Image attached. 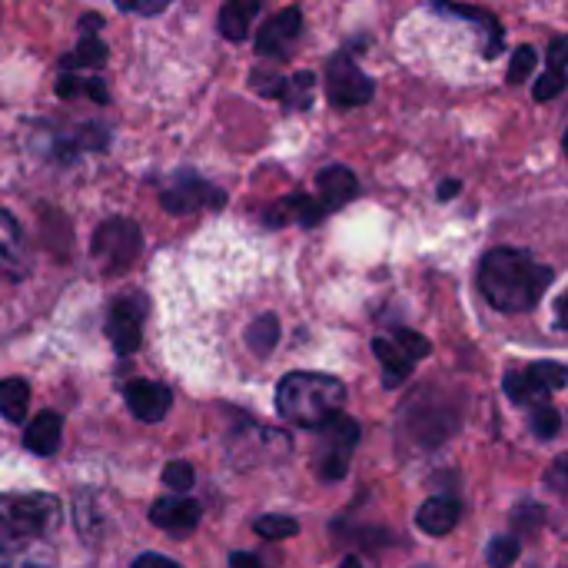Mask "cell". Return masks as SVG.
Instances as JSON below:
<instances>
[{
	"label": "cell",
	"instance_id": "obj_1",
	"mask_svg": "<svg viewBox=\"0 0 568 568\" xmlns=\"http://www.w3.org/2000/svg\"><path fill=\"white\" fill-rule=\"evenodd\" d=\"M63 509L47 493L0 496V568H50Z\"/></svg>",
	"mask_w": 568,
	"mask_h": 568
},
{
	"label": "cell",
	"instance_id": "obj_2",
	"mask_svg": "<svg viewBox=\"0 0 568 568\" xmlns=\"http://www.w3.org/2000/svg\"><path fill=\"white\" fill-rule=\"evenodd\" d=\"M549 283V266H539L529 253L509 246L489 250L479 266V293L499 313H529Z\"/></svg>",
	"mask_w": 568,
	"mask_h": 568
},
{
	"label": "cell",
	"instance_id": "obj_3",
	"mask_svg": "<svg viewBox=\"0 0 568 568\" xmlns=\"http://www.w3.org/2000/svg\"><path fill=\"white\" fill-rule=\"evenodd\" d=\"M346 386L326 373H290L276 386V409L286 423L303 429H323L343 413Z\"/></svg>",
	"mask_w": 568,
	"mask_h": 568
},
{
	"label": "cell",
	"instance_id": "obj_4",
	"mask_svg": "<svg viewBox=\"0 0 568 568\" xmlns=\"http://www.w3.org/2000/svg\"><path fill=\"white\" fill-rule=\"evenodd\" d=\"M140 250H143V233L126 216L103 220L93 233V243H90L93 260L103 263V273H110V276L126 273L133 266V260L140 256Z\"/></svg>",
	"mask_w": 568,
	"mask_h": 568
},
{
	"label": "cell",
	"instance_id": "obj_5",
	"mask_svg": "<svg viewBox=\"0 0 568 568\" xmlns=\"http://www.w3.org/2000/svg\"><path fill=\"white\" fill-rule=\"evenodd\" d=\"M320 433H323V443H320V456H316V473L323 483H339L349 473V453L359 443V426H356V419L339 413Z\"/></svg>",
	"mask_w": 568,
	"mask_h": 568
},
{
	"label": "cell",
	"instance_id": "obj_6",
	"mask_svg": "<svg viewBox=\"0 0 568 568\" xmlns=\"http://www.w3.org/2000/svg\"><path fill=\"white\" fill-rule=\"evenodd\" d=\"M373 80L349 60V57H333L326 63V93H329V103L339 106V110H349V106H359L366 100H373Z\"/></svg>",
	"mask_w": 568,
	"mask_h": 568
},
{
	"label": "cell",
	"instance_id": "obj_7",
	"mask_svg": "<svg viewBox=\"0 0 568 568\" xmlns=\"http://www.w3.org/2000/svg\"><path fill=\"white\" fill-rule=\"evenodd\" d=\"M160 200H163V206H166L170 213L183 216V213H193V210H200V206H223V203H226V193L216 190V186H210L206 180H200V176H193V173H183V176H176L173 186L163 190Z\"/></svg>",
	"mask_w": 568,
	"mask_h": 568
},
{
	"label": "cell",
	"instance_id": "obj_8",
	"mask_svg": "<svg viewBox=\"0 0 568 568\" xmlns=\"http://www.w3.org/2000/svg\"><path fill=\"white\" fill-rule=\"evenodd\" d=\"M106 339L113 343L116 356L136 353V346L143 339V300L140 296L113 303L110 320H106Z\"/></svg>",
	"mask_w": 568,
	"mask_h": 568
},
{
	"label": "cell",
	"instance_id": "obj_9",
	"mask_svg": "<svg viewBox=\"0 0 568 568\" xmlns=\"http://www.w3.org/2000/svg\"><path fill=\"white\" fill-rule=\"evenodd\" d=\"M300 30H303V13L296 7L280 10L276 17H270L260 27V33H256V53H263V57H283L286 47L300 37Z\"/></svg>",
	"mask_w": 568,
	"mask_h": 568
},
{
	"label": "cell",
	"instance_id": "obj_10",
	"mask_svg": "<svg viewBox=\"0 0 568 568\" xmlns=\"http://www.w3.org/2000/svg\"><path fill=\"white\" fill-rule=\"evenodd\" d=\"M126 406L130 413L140 419V423H160L170 406H173V396L163 383H150V379H133L126 386Z\"/></svg>",
	"mask_w": 568,
	"mask_h": 568
},
{
	"label": "cell",
	"instance_id": "obj_11",
	"mask_svg": "<svg viewBox=\"0 0 568 568\" xmlns=\"http://www.w3.org/2000/svg\"><path fill=\"white\" fill-rule=\"evenodd\" d=\"M203 519V509L196 499H156L153 509H150V523L173 532V536H186L200 526Z\"/></svg>",
	"mask_w": 568,
	"mask_h": 568
},
{
	"label": "cell",
	"instance_id": "obj_12",
	"mask_svg": "<svg viewBox=\"0 0 568 568\" xmlns=\"http://www.w3.org/2000/svg\"><path fill=\"white\" fill-rule=\"evenodd\" d=\"M316 186H320V203L326 210H339V206H346L359 193V180H356V173L349 166H326V170H320Z\"/></svg>",
	"mask_w": 568,
	"mask_h": 568
},
{
	"label": "cell",
	"instance_id": "obj_13",
	"mask_svg": "<svg viewBox=\"0 0 568 568\" xmlns=\"http://www.w3.org/2000/svg\"><path fill=\"white\" fill-rule=\"evenodd\" d=\"M463 516V506L456 499H446V496H436V499H426L416 513V526L426 532V536H449L456 529Z\"/></svg>",
	"mask_w": 568,
	"mask_h": 568
},
{
	"label": "cell",
	"instance_id": "obj_14",
	"mask_svg": "<svg viewBox=\"0 0 568 568\" xmlns=\"http://www.w3.org/2000/svg\"><path fill=\"white\" fill-rule=\"evenodd\" d=\"M63 439V419L57 413H40L27 429H23V446L33 456H53Z\"/></svg>",
	"mask_w": 568,
	"mask_h": 568
},
{
	"label": "cell",
	"instance_id": "obj_15",
	"mask_svg": "<svg viewBox=\"0 0 568 568\" xmlns=\"http://www.w3.org/2000/svg\"><path fill=\"white\" fill-rule=\"evenodd\" d=\"M27 263V250H23V233L17 226V220L10 213L0 210V270L20 276Z\"/></svg>",
	"mask_w": 568,
	"mask_h": 568
},
{
	"label": "cell",
	"instance_id": "obj_16",
	"mask_svg": "<svg viewBox=\"0 0 568 568\" xmlns=\"http://www.w3.org/2000/svg\"><path fill=\"white\" fill-rule=\"evenodd\" d=\"M373 353L379 356V363H383V369H386V376H383V383L389 386V389H396V386H403L406 379H409V373H413V359H406L403 356V349L396 346V343H389V339H373Z\"/></svg>",
	"mask_w": 568,
	"mask_h": 568
},
{
	"label": "cell",
	"instance_id": "obj_17",
	"mask_svg": "<svg viewBox=\"0 0 568 568\" xmlns=\"http://www.w3.org/2000/svg\"><path fill=\"white\" fill-rule=\"evenodd\" d=\"M260 13L256 0H233L220 10V33L226 40H243L250 33V20Z\"/></svg>",
	"mask_w": 568,
	"mask_h": 568
},
{
	"label": "cell",
	"instance_id": "obj_18",
	"mask_svg": "<svg viewBox=\"0 0 568 568\" xmlns=\"http://www.w3.org/2000/svg\"><path fill=\"white\" fill-rule=\"evenodd\" d=\"M30 403V386L23 379H0V416L7 423H23Z\"/></svg>",
	"mask_w": 568,
	"mask_h": 568
},
{
	"label": "cell",
	"instance_id": "obj_19",
	"mask_svg": "<svg viewBox=\"0 0 568 568\" xmlns=\"http://www.w3.org/2000/svg\"><path fill=\"white\" fill-rule=\"evenodd\" d=\"M246 343H250V349H253L256 356H270L273 346L280 343V320H276L273 313L253 320L250 329H246Z\"/></svg>",
	"mask_w": 568,
	"mask_h": 568
},
{
	"label": "cell",
	"instance_id": "obj_20",
	"mask_svg": "<svg viewBox=\"0 0 568 568\" xmlns=\"http://www.w3.org/2000/svg\"><path fill=\"white\" fill-rule=\"evenodd\" d=\"M503 386H506V396L516 403V406H546L542 399H546V393L529 379V373H506V379H503Z\"/></svg>",
	"mask_w": 568,
	"mask_h": 568
},
{
	"label": "cell",
	"instance_id": "obj_21",
	"mask_svg": "<svg viewBox=\"0 0 568 568\" xmlns=\"http://www.w3.org/2000/svg\"><path fill=\"white\" fill-rule=\"evenodd\" d=\"M106 60V43L97 33H83V40L77 43V50L70 57H63V70L73 67H100Z\"/></svg>",
	"mask_w": 568,
	"mask_h": 568
},
{
	"label": "cell",
	"instance_id": "obj_22",
	"mask_svg": "<svg viewBox=\"0 0 568 568\" xmlns=\"http://www.w3.org/2000/svg\"><path fill=\"white\" fill-rule=\"evenodd\" d=\"M526 373H529V379H532L546 396L556 393V389H562L568 383V369L566 366H559V363H536V366H529Z\"/></svg>",
	"mask_w": 568,
	"mask_h": 568
},
{
	"label": "cell",
	"instance_id": "obj_23",
	"mask_svg": "<svg viewBox=\"0 0 568 568\" xmlns=\"http://www.w3.org/2000/svg\"><path fill=\"white\" fill-rule=\"evenodd\" d=\"M536 63H539V53H536V47H529V43L516 47V53H513V60H509V73H506V80H509L513 87L526 83V80L532 77Z\"/></svg>",
	"mask_w": 568,
	"mask_h": 568
},
{
	"label": "cell",
	"instance_id": "obj_24",
	"mask_svg": "<svg viewBox=\"0 0 568 568\" xmlns=\"http://www.w3.org/2000/svg\"><path fill=\"white\" fill-rule=\"evenodd\" d=\"M313 83H316V77H313L310 70H300V73L290 80L283 103H286L290 110H306V106L313 103Z\"/></svg>",
	"mask_w": 568,
	"mask_h": 568
},
{
	"label": "cell",
	"instance_id": "obj_25",
	"mask_svg": "<svg viewBox=\"0 0 568 568\" xmlns=\"http://www.w3.org/2000/svg\"><path fill=\"white\" fill-rule=\"evenodd\" d=\"M263 539H293L300 532V523L290 516H260L253 526Z\"/></svg>",
	"mask_w": 568,
	"mask_h": 568
},
{
	"label": "cell",
	"instance_id": "obj_26",
	"mask_svg": "<svg viewBox=\"0 0 568 568\" xmlns=\"http://www.w3.org/2000/svg\"><path fill=\"white\" fill-rule=\"evenodd\" d=\"M519 552H523V546H519L516 536H499V539L489 542V566L509 568L519 559Z\"/></svg>",
	"mask_w": 568,
	"mask_h": 568
},
{
	"label": "cell",
	"instance_id": "obj_27",
	"mask_svg": "<svg viewBox=\"0 0 568 568\" xmlns=\"http://www.w3.org/2000/svg\"><path fill=\"white\" fill-rule=\"evenodd\" d=\"M250 80H253V90L260 97H273V100H283L286 97V87H290V80L280 77L276 70H256Z\"/></svg>",
	"mask_w": 568,
	"mask_h": 568
},
{
	"label": "cell",
	"instance_id": "obj_28",
	"mask_svg": "<svg viewBox=\"0 0 568 568\" xmlns=\"http://www.w3.org/2000/svg\"><path fill=\"white\" fill-rule=\"evenodd\" d=\"M396 346L403 349V356L406 359H426L429 356V339L426 336H419V333H413V329H396Z\"/></svg>",
	"mask_w": 568,
	"mask_h": 568
},
{
	"label": "cell",
	"instance_id": "obj_29",
	"mask_svg": "<svg viewBox=\"0 0 568 568\" xmlns=\"http://www.w3.org/2000/svg\"><path fill=\"white\" fill-rule=\"evenodd\" d=\"M559 429H562V416H559L552 406H539V409L532 413V433H536L539 439H552Z\"/></svg>",
	"mask_w": 568,
	"mask_h": 568
},
{
	"label": "cell",
	"instance_id": "obj_30",
	"mask_svg": "<svg viewBox=\"0 0 568 568\" xmlns=\"http://www.w3.org/2000/svg\"><path fill=\"white\" fill-rule=\"evenodd\" d=\"M293 216L303 226H316L326 216V206L320 200H313V196H293Z\"/></svg>",
	"mask_w": 568,
	"mask_h": 568
},
{
	"label": "cell",
	"instance_id": "obj_31",
	"mask_svg": "<svg viewBox=\"0 0 568 568\" xmlns=\"http://www.w3.org/2000/svg\"><path fill=\"white\" fill-rule=\"evenodd\" d=\"M566 90V77L559 73V70H546L539 80H536V87H532V97L542 103V100H552V97H559Z\"/></svg>",
	"mask_w": 568,
	"mask_h": 568
},
{
	"label": "cell",
	"instance_id": "obj_32",
	"mask_svg": "<svg viewBox=\"0 0 568 568\" xmlns=\"http://www.w3.org/2000/svg\"><path fill=\"white\" fill-rule=\"evenodd\" d=\"M163 483H166L170 489H176V493H186V489L193 486V466L183 463V459L170 463V466L163 469Z\"/></svg>",
	"mask_w": 568,
	"mask_h": 568
},
{
	"label": "cell",
	"instance_id": "obj_33",
	"mask_svg": "<svg viewBox=\"0 0 568 568\" xmlns=\"http://www.w3.org/2000/svg\"><path fill=\"white\" fill-rule=\"evenodd\" d=\"M73 146H77V150H103V146H106V130L97 126V123H90V126H83V130L77 133Z\"/></svg>",
	"mask_w": 568,
	"mask_h": 568
},
{
	"label": "cell",
	"instance_id": "obj_34",
	"mask_svg": "<svg viewBox=\"0 0 568 568\" xmlns=\"http://www.w3.org/2000/svg\"><path fill=\"white\" fill-rule=\"evenodd\" d=\"M549 70H559L562 73V67H568V37H556L552 43H549Z\"/></svg>",
	"mask_w": 568,
	"mask_h": 568
},
{
	"label": "cell",
	"instance_id": "obj_35",
	"mask_svg": "<svg viewBox=\"0 0 568 568\" xmlns=\"http://www.w3.org/2000/svg\"><path fill=\"white\" fill-rule=\"evenodd\" d=\"M123 13H143V17H153L160 10H166V0H153V3H136V0H123L120 3Z\"/></svg>",
	"mask_w": 568,
	"mask_h": 568
},
{
	"label": "cell",
	"instance_id": "obj_36",
	"mask_svg": "<svg viewBox=\"0 0 568 568\" xmlns=\"http://www.w3.org/2000/svg\"><path fill=\"white\" fill-rule=\"evenodd\" d=\"M549 486H552V489H559V493H568V456H562V459L552 466V473H549Z\"/></svg>",
	"mask_w": 568,
	"mask_h": 568
},
{
	"label": "cell",
	"instance_id": "obj_37",
	"mask_svg": "<svg viewBox=\"0 0 568 568\" xmlns=\"http://www.w3.org/2000/svg\"><path fill=\"white\" fill-rule=\"evenodd\" d=\"M83 83H87V80H80V77H73V73H63V77L57 80V97H63V100H67V97L80 93V90H83Z\"/></svg>",
	"mask_w": 568,
	"mask_h": 568
},
{
	"label": "cell",
	"instance_id": "obj_38",
	"mask_svg": "<svg viewBox=\"0 0 568 568\" xmlns=\"http://www.w3.org/2000/svg\"><path fill=\"white\" fill-rule=\"evenodd\" d=\"M542 516H546V513H542L536 503H526V506L516 513V523H519V526H539V523H542Z\"/></svg>",
	"mask_w": 568,
	"mask_h": 568
},
{
	"label": "cell",
	"instance_id": "obj_39",
	"mask_svg": "<svg viewBox=\"0 0 568 568\" xmlns=\"http://www.w3.org/2000/svg\"><path fill=\"white\" fill-rule=\"evenodd\" d=\"M130 568H183V566H176V562H173V559H166V556L146 552V556H140V559H136Z\"/></svg>",
	"mask_w": 568,
	"mask_h": 568
},
{
	"label": "cell",
	"instance_id": "obj_40",
	"mask_svg": "<svg viewBox=\"0 0 568 568\" xmlns=\"http://www.w3.org/2000/svg\"><path fill=\"white\" fill-rule=\"evenodd\" d=\"M83 90H87V93H90V97H93V100H97V103H106V97H110V93H106V87H103V80H100V77H90V80H87V83H83Z\"/></svg>",
	"mask_w": 568,
	"mask_h": 568
},
{
	"label": "cell",
	"instance_id": "obj_41",
	"mask_svg": "<svg viewBox=\"0 0 568 568\" xmlns=\"http://www.w3.org/2000/svg\"><path fill=\"white\" fill-rule=\"evenodd\" d=\"M230 568H263V562L250 552H233L230 556Z\"/></svg>",
	"mask_w": 568,
	"mask_h": 568
},
{
	"label": "cell",
	"instance_id": "obj_42",
	"mask_svg": "<svg viewBox=\"0 0 568 568\" xmlns=\"http://www.w3.org/2000/svg\"><path fill=\"white\" fill-rule=\"evenodd\" d=\"M80 23H83V33H97V30L103 27V17H97V13H87Z\"/></svg>",
	"mask_w": 568,
	"mask_h": 568
},
{
	"label": "cell",
	"instance_id": "obj_43",
	"mask_svg": "<svg viewBox=\"0 0 568 568\" xmlns=\"http://www.w3.org/2000/svg\"><path fill=\"white\" fill-rule=\"evenodd\" d=\"M459 193V180H446L443 190H439V200H453Z\"/></svg>",
	"mask_w": 568,
	"mask_h": 568
},
{
	"label": "cell",
	"instance_id": "obj_44",
	"mask_svg": "<svg viewBox=\"0 0 568 568\" xmlns=\"http://www.w3.org/2000/svg\"><path fill=\"white\" fill-rule=\"evenodd\" d=\"M556 313H559V326H568V293L566 296H559V303H556Z\"/></svg>",
	"mask_w": 568,
	"mask_h": 568
},
{
	"label": "cell",
	"instance_id": "obj_45",
	"mask_svg": "<svg viewBox=\"0 0 568 568\" xmlns=\"http://www.w3.org/2000/svg\"><path fill=\"white\" fill-rule=\"evenodd\" d=\"M339 568H363V566H359V559H356V556H349V559H346Z\"/></svg>",
	"mask_w": 568,
	"mask_h": 568
},
{
	"label": "cell",
	"instance_id": "obj_46",
	"mask_svg": "<svg viewBox=\"0 0 568 568\" xmlns=\"http://www.w3.org/2000/svg\"><path fill=\"white\" fill-rule=\"evenodd\" d=\"M562 146H566V153H568V130H566V143H562Z\"/></svg>",
	"mask_w": 568,
	"mask_h": 568
}]
</instances>
